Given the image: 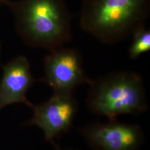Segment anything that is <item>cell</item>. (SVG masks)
Instances as JSON below:
<instances>
[{"mask_svg":"<svg viewBox=\"0 0 150 150\" xmlns=\"http://www.w3.org/2000/svg\"><path fill=\"white\" fill-rule=\"evenodd\" d=\"M6 5L17 34L28 46L51 51L72 41V15L66 0H9Z\"/></svg>","mask_w":150,"mask_h":150,"instance_id":"6da1fadb","label":"cell"},{"mask_svg":"<svg viewBox=\"0 0 150 150\" xmlns=\"http://www.w3.org/2000/svg\"><path fill=\"white\" fill-rule=\"evenodd\" d=\"M150 0H82L79 25L103 44L112 45L145 27Z\"/></svg>","mask_w":150,"mask_h":150,"instance_id":"7a4b0ae2","label":"cell"},{"mask_svg":"<svg viewBox=\"0 0 150 150\" xmlns=\"http://www.w3.org/2000/svg\"><path fill=\"white\" fill-rule=\"evenodd\" d=\"M87 104L91 112L110 120L125 114H139L147 110L142 76L134 71L108 73L88 84Z\"/></svg>","mask_w":150,"mask_h":150,"instance_id":"3957f363","label":"cell"},{"mask_svg":"<svg viewBox=\"0 0 150 150\" xmlns=\"http://www.w3.org/2000/svg\"><path fill=\"white\" fill-rule=\"evenodd\" d=\"M44 76L40 81L47 84L54 93L73 95L77 87L88 84L80 51L62 46L49 51L43 60Z\"/></svg>","mask_w":150,"mask_h":150,"instance_id":"277c9868","label":"cell"},{"mask_svg":"<svg viewBox=\"0 0 150 150\" xmlns=\"http://www.w3.org/2000/svg\"><path fill=\"white\" fill-rule=\"evenodd\" d=\"M33 115L26 125H34L42 129L45 140L54 145V139L69 131L78 110V103L73 95L54 93L48 101L40 105L32 103Z\"/></svg>","mask_w":150,"mask_h":150,"instance_id":"5b68a950","label":"cell"},{"mask_svg":"<svg viewBox=\"0 0 150 150\" xmlns=\"http://www.w3.org/2000/svg\"><path fill=\"white\" fill-rule=\"evenodd\" d=\"M80 132L93 150H139L144 141L139 126L116 120L89 125Z\"/></svg>","mask_w":150,"mask_h":150,"instance_id":"8992f818","label":"cell"},{"mask_svg":"<svg viewBox=\"0 0 150 150\" xmlns=\"http://www.w3.org/2000/svg\"><path fill=\"white\" fill-rule=\"evenodd\" d=\"M36 81L32 76L30 61L24 56H16L3 65L0 80V112L14 103L31 107L32 103L27 100L26 94Z\"/></svg>","mask_w":150,"mask_h":150,"instance_id":"52a82bcc","label":"cell"},{"mask_svg":"<svg viewBox=\"0 0 150 150\" xmlns=\"http://www.w3.org/2000/svg\"><path fill=\"white\" fill-rule=\"evenodd\" d=\"M132 41L129 50V58L136 59L143 54L150 51V29L143 27L132 35Z\"/></svg>","mask_w":150,"mask_h":150,"instance_id":"ba28073f","label":"cell"},{"mask_svg":"<svg viewBox=\"0 0 150 150\" xmlns=\"http://www.w3.org/2000/svg\"><path fill=\"white\" fill-rule=\"evenodd\" d=\"M9 0H0V5H6Z\"/></svg>","mask_w":150,"mask_h":150,"instance_id":"9c48e42d","label":"cell"},{"mask_svg":"<svg viewBox=\"0 0 150 150\" xmlns=\"http://www.w3.org/2000/svg\"><path fill=\"white\" fill-rule=\"evenodd\" d=\"M1 53H2V45L0 42V64H1Z\"/></svg>","mask_w":150,"mask_h":150,"instance_id":"30bf717a","label":"cell"},{"mask_svg":"<svg viewBox=\"0 0 150 150\" xmlns=\"http://www.w3.org/2000/svg\"><path fill=\"white\" fill-rule=\"evenodd\" d=\"M55 146V149L54 150H62V149H61L60 148H59V146H56V145H54Z\"/></svg>","mask_w":150,"mask_h":150,"instance_id":"8fae6325","label":"cell"}]
</instances>
